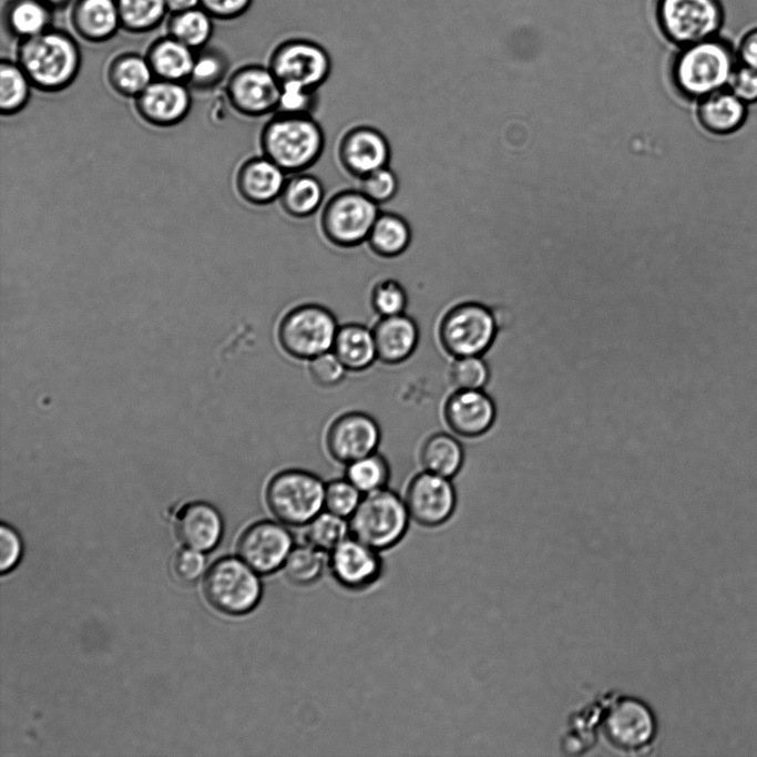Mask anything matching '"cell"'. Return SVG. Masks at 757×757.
<instances>
[{"label":"cell","instance_id":"obj_1","mask_svg":"<svg viewBox=\"0 0 757 757\" xmlns=\"http://www.w3.org/2000/svg\"><path fill=\"white\" fill-rule=\"evenodd\" d=\"M17 62L33 88L60 92L69 88L81 70L82 54L76 40L67 31L50 28L19 41Z\"/></svg>","mask_w":757,"mask_h":757},{"label":"cell","instance_id":"obj_2","mask_svg":"<svg viewBox=\"0 0 757 757\" xmlns=\"http://www.w3.org/2000/svg\"><path fill=\"white\" fill-rule=\"evenodd\" d=\"M678 49L672 76L685 96L702 99L727 88L738 64L730 40L719 34Z\"/></svg>","mask_w":757,"mask_h":757},{"label":"cell","instance_id":"obj_3","mask_svg":"<svg viewBox=\"0 0 757 757\" xmlns=\"http://www.w3.org/2000/svg\"><path fill=\"white\" fill-rule=\"evenodd\" d=\"M262 154L288 175L305 172L325 149L321 125L310 115L272 114L259 136Z\"/></svg>","mask_w":757,"mask_h":757},{"label":"cell","instance_id":"obj_4","mask_svg":"<svg viewBox=\"0 0 757 757\" xmlns=\"http://www.w3.org/2000/svg\"><path fill=\"white\" fill-rule=\"evenodd\" d=\"M410 520L405 499L387 487L364 494L348 523L351 536L381 552L401 542Z\"/></svg>","mask_w":757,"mask_h":757},{"label":"cell","instance_id":"obj_5","mask_svg":"<svg viewBox=\"0 0 757 757\" xmlns=\"http://www.w3.org/2000/svg\"><path fill=\"white\" fill-rule=\"evenodd\" d=\"M325 482L299 468L275 473L265 489V503L273 516L288 526H305L324 510Z\"/></svg>","mask_w":757,"mask_h":757},{"label":"cell","instance_id":"obj_6","mask_svg":"<svg viewBox=\"0 0 757 757\" xmlns=\"http://www.w3.org/2000/svg\"><path fill=\"white\" fill-rule=\"evenodd\" d=\"M339 328L334 313L315 303L290 308L279 320L276 337L282 350L297 360H310L331 350Z\"/></svg>","mask_w":757,"mask_h":757},{"label":"cell","instance_id":"obj_7","mask_svg":"<svg viewBox=\"0 0 757 757\" xmlns=\"http://www.w3.org/2000/svg\"><path fill=\"white\" fill-rule=\"evenodd\" d=\"M498 333L494 313L483 304L463 301L450 307L438 324V341L452 358L482 356Z\"/></svg>","mask_w":757,"mask_h":757},{"label":"cell","instance_id":"obj_8","mask_svg":"<svg viewBox=\"0 0 757 757\" xmlns=\"http://www.w3.org/2000/svg\"><path fill=\"white\" fill-rule=\"evenodd\" d=\"M260 574L241 557L225 556L207 571L203 590L209 604L228 615L253 612L262 601Z\"/></svg>","mask_w":757,"mask_h":757},{"label":"cell","instance_id":"obj_9","mask_svg":"<svg viewBox=\"0 0 757 757\" xmlns=\"http://www.w3.org/2000/svg\"><path fill=\"white\" fill-rule=\"evenodd\" d=\"M656 19L665 39L683 48L719 35L726 11L722 0H658Z\"/></svg>","mask_w":757,"mask_h":757},{"label":"cell","instance_id":"obj_10","mask_svg":"<svg viewBox=\"0 0 757 757\" xmlns=\"http://www.w3.org/2000/svg\"><path fill=\"white\" fill-rule=\"evenodd\" d=\"M379 213V205L359 190H342L321 208L320 231L336 247H357L367 241Z\"/></svg>","mask_w":757,"mask_h":757},{"label":"cell","instance_id":"obj_11","mask_svg":"<svg viewBox=\"0 0 757 757\" xmlns=\"http://www.w3.org/2000/svg\"><path fill=\"white\" fill-rule=\"evenodd\" d=\"M268 68L280 84L298 83L318 90L329 78L331 59L319 43L308 39H289L270 53Z\"/></svg>","mask_w":757,"mask_h":757},{"label":"cell","instance_id":"obj_12","mask_svg":"<svg viewBox=\"0 0 757 757\" xmlns=\"http://www.w3.org/2000/svg\"><path fill=\"white\" fill-rule=\"evenodd\" d=\"M602 732L606 741L624 753L647 748L657 732L652 709L635 697H621L603 715Z\"/></svg>","mask_w":757,"mask_h":757},{"label":"cell","instance_id":"obj_13","mask_svg":"<svg viewBox=\"0 0 757 757\" xmlns=\"http://www.w3.org/2000/svg\"><path fill=\"white\" fill-rule=\"evenodd\" d=\"M289 528L276 519L252 523L239 535L236 548L238 557L262 576L280 571L295 546Z\"/></svg>","mask_w":757,"mask_h":757},{"label":"cell","instance_id":"obj_14","mask_svg":"<svg viewBox=\"0 0 757 757\" xmlns=\"http://www.w3.org/2000/svg\"><path fill=\"white\" fill-rule=\"evenodd\" d=\"M403 499L411 520L423 528L447 523L458 501L451 479L424 470L410 479Z\"/></svg>","mask_w":757,"mask_h":757},{"label":"cell","instance_id":"obj_15","mask_svg":"<svg viewBox=\"0 0 757 757\" xmlns=\"http://www.w3.org/2000/svg\"><path fill=\"white\" fill-rule=\"evenodd\" d=\"M279 93L280 83L268 65H243L231 74L226 84L232 108L249 117L274 114Z\"/></svg>","mask_w":757,"mask_h":757},{"label":"cell","instance_id":"obj_16","mask_svg":"<svg viewBox=\"0 0 757 757\" xmlns=\"http://www.w3.org/2000/svg\"><path fill=\"white\" fill-rule=\"evenodd\" d=\"M381 441L377 420L364 411H348L336 417L328 426L325 446L337 462L348 464L376 452Z\"/></svg>","mask_w":757,"mask_h":757},{"label":"cell","instance_id":"obj_17","mask_svg":"<svg viewBox=\"0 0 757 757\" xmlns=\"http://www.w3.org/2000/svg\"><path fill=\"white\" fill-rule=\"evenodd\" d=\"M328 571L342 589L361 592L381 579L385 563L380 551L349 535L328 553Z\"/></svg>","mask_w":757,"mask_h":757},{"label":"cell","instance_id":"obj_18","mask_svg":"<svg viewBox=\"0 0 757 757\" xmlns=\"http://www.w3.org/2000/svg\"><path fill=\"white\" fill-rule=\"evenodd\" d=\"M391 147L385 134L371 125L349 129L338 144V160L355 178L389 165Z\"/></svg>","mask_w":757,"mask_h":757},{"label":"cell","instance_id":"obj_19","mask_svg":"<svg viewBox=\"0 0 757 757\" xmlns=\"http://www.w3.org/2000/svg\"><path fill=\"white\" fill-rule=\"evenodd\" d=\"M442 415L453 434L473 439L485 434L492 428L497 408L493 399L483 389H454L443 403Z\"/></svg>","mask_w":757,"mask_h":757},{"label":"cell","instance_id":"obj_20","mask_svg":"<svg viewBox=\"0 0 757 757\" xmlns=\"http://www.w3.org/2000/svg\"><path fill=\"white\" fill-rule=\"evenodd\" d=\"M192 99L183 82L155 79L135 98L139 115L149 124L158 127L174 126L182 122L191 110Z\"/></svg>","mask_w":757,"mask_h":757},{"label":"cell","instance_id":"obj_21","mask_svg":"<svg viewBox=\"0 0 757 757\" xmlns=\"http://www.w3.org/2000/svg\"><path fill=\"white\" fill-rule=\"evenodd\" d=\"M287 173L268 157L253 156L239 166L236 174V188L247 203L265 206L278 201Z\"/></svg>","mask_w":757,"mask_h":757},{"label":"cell","instance_id":"obj_22","mask_svg":"<svg viewBox=\"0 0 757 757\" xmlns=\"http://www.w3.org/2000/svg\"><path fill=\"white\" fill-rule=\"evenodd\" d=\"M371 329L377 359L385 365L395 366L405 362L418 347L420 339L418 324L406 313L380 317Z\"/></svg>","mask_w":757,"mask_h":757},{"label":"cell","instance_id":"obj_23","mask_svg":"<svg viewBox=\"0 0 757 757\" xmlns=\"http://www.w3.org/2000/svg\"><path fill=\"white\" fill-rule=\"evenodd\" d=\"M69 20L73 32L90 43L106 42L121 30L115 0H74Z\"/></svg>","mask_w":757,"mask_h":757},{"label":"cell","instance_id":"obj_24","mask_svg":"<svg viewBox=\"0 0 757 757\" xmlns=\"http://www.w3.org/2000/svg\"><path fill=\"white\" fill-rule=\"evenodd\" d=\"M175 530L183 544L198 551L214 549L223 534L218 511L206 502H191L176 515Z\"/></svg>","mask_w":757,"mask_h":757},{"label":"cell","instance_id":"obj_25","mask_svg":"<svg viewBox=\"0 0 757 757\" xmlns=\"http://www.w3.org/2000/svg\"><path fill=\"white\" fill-rule=\"evenodd\" d=\"M196 51L166 34L153 41L145 57L155 79L187 83Z\"/></svg>","mask_w":757,"mask_h":757},{"label":"cell","instance_id":"obj_26","mask_svg":"<svg viewBox=\"0 0 757 757\" xmlns=\"http://www.w3.org/2000/svg\"><path fill=\"white\" fill-rule=\"evenodd\" d=\"M331 350L351 372L365 371L378 360L372 329L358 323L339 326Z\"/></svg>","mask_w":757,"mask_h":757},{"label":"cell","instance_id":"obj_27","mask_svg":"<svg viewBox=\"0 0 757 757\" xmlns=\"http://www.w3.org/2000/svg\"><path fill=\"white\" fill-rule=\"evenodd\" d=\"M698 119L709 132L728 134L744 123L746 103L726 88L700 99Z\"/></svg>","mask_w":757,"mask_h":757},{"label":"cell","instance_id":"obj_28","mask_svg":"<svg viewBox=\"0 0 757 757\" xmlns=\"http://www.w3.org/2000/svg\"><path fill=\"white\" fill-rule=\"evenodd\" d=\"M324 197L321 181L315 175L300 172L287 176L278 202L288 216L301 219L316 214Z\"/></svg>","mask_w":757,"mask_h":757},{"label":"cell","instance_id":"obj_29","mask_svg":"<svg viewBox=\"0 0 757 757\" xmlns=\"http://www.w3.org/2000/svg\"><path fill=\"white\" fill-rule=\"evenodd\" d=\"M419 461L424 471L451 479L463 466L464 450L454 436L434 432L422 442Z\"/></svg>","mask_w":757,"mask_h":757},{"label":"cell","instance_id":"obj_30","mask_svg":"<svg viewBox=\"0 0 757 757\" xmlns=\"http://www.w3.org/2000/svg\"><path fill=\"white\" fill-rule=\"evenodd\" d=\"M412 231L408 221L392 212H380L367 237L369 249L382 258H396L410 246Z\"/></svg>","mask_w":757,"mask_h":757},{"label":"cell","instance_id":"obj_31","mask_svg":"<svg viewBox=\"0 0 757 757\" xmlns=\"http://www.w3.org/2000/svg\"><path fill=\"white\" fill-rule=\"evenodd\" d=\"M106 78L116 93L135 99L154 80V74L145 55L124 52L112 59Z\"/></svg>","mask_w":757,"mask_h":757},{"label":"cell","instance_id":"obj_32","mask_svg":"<svg viewBox=\"0 0 757 757\" xmlns=\"http://www.w3.org/2000/svg\"><path fill=\"white\" fill-rule=\"evenodd\" d=\"M53 12L42 0H9L3 21L8 32L21 41L50 29Z\"/></svg>","mask_w":757,"mask_h":757},{"label":"cell","instance_id":"obj_33","mask_svg":"<svg viewBox=\"0 0 757 757\" xmlns=\"http://www.w3.org/2000/svg\"><path fill=\"white\" fill-rule=\"evenodd\" d=\"M326 570H328V553L307 542L295 544L282 569L285 579L295 586L315 584Z\"/></svg>","mask_w":757,"mask_h":757},{"label":"cell","instance_id":"obj_34","mask_svg":"<svg viewBox=\"0 0 757 757\" xmlns=\"http://www.w3.org/2000/svg\"><path fill=\"white\" fill-rule=\"evenodd\" d=\"M214 21L201 7L168 14L166 34L198 51L209 42L214 33Z\"/></svg>","mask_w":757,"mask_h":757},{"label":"cell","instance_id":"obj_35","mask_svg":"<svg viewBox=\"0 0 757 757\" xmlns=\"http://www.w3.org/2000/svg\"><path fill=\"white\" fill-rule=\"evenodd\" d=\"M121 29L132 34L156 30L168 16L165 0H115Z\"/></svg>","mask_w":757,"mask_h":757},{"label":"cell","instance_id":"obj_36","mask_svg":"<svg viewBox=\"0 0 757 757\" xmlns=\"http://www.w3.org/2000/svg\"><path fill=\"white\" fill-rule=\"evenodd\" d=\"M32 83L25 72L10 60L0 63V111L13 115L25 108L30 100Z\"/></svg>","mask_w":757,"mask_h":757},{"label":"cell","instance_id":"obj_37","mask_svg":"<svg viewBox=\"0 0 757 757\" xmlns=\"http://www.w3.org/2000/svg\"><path fill=\"white\" fill-rule=\"evenodd\" d=\"M390 477V464L378 451L349 462L345 469V478L362 494L387 488Z\"/></svg>","mask_w":757,"mask_h":757},{"label":"cell","instance_id":"obj_38","mask_svg":"<svg viewBox=\"0 0 757 757\" xmlns=\"http://www.w3.org/2000/svg\"><path fill=\"white\" fill-rule=\"evenodd\" d=\"M304 528L305 542L326 553L350 535L348 519L327 510L318 513Z\"/></svg>","mask_w":757,"mask_h":757},{"label":"cell","instance_id":"obj_39","mask_svg":"<svg viewBox=\"0 0 757 757\" xmlns=\"http://www.w3.org/2000/svg\"><path fill=\"white\" fill-rule=\"evenodd\" d=\"M229 70L227 55L217 48L196 51L195 61L187 83L197 91H208L218 86Z\"/></svg>","mask_w":757,"mask_h":757},{"label":"cell","instance_id":"obj_40","mask_svg":"<svg viewBox=\"0 0 757 757\" xmlns=\"http://www.w3.org/2000/svg\"><path fill=\"white\" fill-rule=\"evenodd\" d=\"M489 378V367L482 356L453 358L449 368V379L454 389H483Z\"/></svg>","mask_w":757,"mask_h":757},{"label":"cell","instance_id":"obj_41","mask_svg":"<svg viewBox=\"0 0 757 757\" xmlns=\"http://www.w3.org/2000/svg\"><path fill=\"white\" fill-rule=\"evenodd\" d=\"M370 304L379 317L400 315L406 313L408 294L398 280L386 278L374 285Z\"/></svg>","mask_w":757,"mask_h":757},{"label":"cell","instance_id":"obj_42","mask_svg":"<svg viewBox=\"0 0 757 757\" xmlns=\"http://www.w3.org/2000/svg\"><path fill=\"white\" fill-rule=\"evenodd\" d=\"M318 103V90L298 83H283L275 113L313 116Z\"/></svg>","mask_w":757,"mask_h":757},{"label":"cell","instance_id":"obj_43","mask_svg":"<svg viewBox=\"0 0 757 757\" xmlns=\"http://www.w3.org/2000/svg\"><path fill=\"white\" fill-rule=\"evenodd\" d=\"M362 493L345 477L325 484L324 510L349 519L357 509Z\"/></svg>","mask_w":757,"mask_h":757},{"label":"cell","instance_id":"obj_44","mask_svg":"<svg viewBox=\"0 0 757 757\" xmlns=\"http://www.w3.org/2000/svg\"><path fill=\"white\" fill-rule=\"evenodd\" d=\"M358 190L378 205L391 201L398 193L399 180L389 165L359 178Z\"/></svg>","mask_w":757,"mask_h":757},{"label":"cell","instance_id":"obj_45","mask_svg":"<svg viewBox=\"0 0 757 757\" xmlns=\"http://www.w3.org/2000/svg\"><path fill=\"white\" fill-rule=\"evenodd\" d=\"M307 370L311 381L321 388L340 385L348 371L333 350L308 360Z\"/></svg>","mask_w":757,"mask_h":757},{"label":"cell","instance_id":"obj_46","mask_svg":"<svg viewBox=\"0 0 757 757\" xmlns=\"http://www.w3.org/2000/svg\"><path fill=\"white\" fill-rule=\"evenodd\" d=\"M205 557L195 549L178 551L173 560V571L176 577L183 582L196 581L204 571Z\"/></svg>","mask_w":757,"mask_h":757},{"label":"cell","instance_id":"obj_47","mask_svg":"<svg viewBox=\"0 0 757 757\" xmlns=\"http://www.w3.org/2000/svg\"><path fill=\"white\" fill-rule=\"evenodd\" d=\"M727 89L745 103L757 101V71L743 64H737Z\"/></svg>","mask_w":757,"mask_h":757},{"label":"cell","instance_id":"obj_48","mask_svg":"<svg viewBox=\"0 0 757 757\" xmlns=\"http://www.w3.org/2000/svg\"><path fill=\"white\" fill-rule=\"evenodd\" d=\"M253 0H200V7L214 20L231 21L248 11Z\"/></svg>","mask_w":757,"mask_h":757},{"label":"cell","instance_id":"obj_49","mask_svg":"<svg viewBox=\"0 0 757 757\" xmlns=\"http://www.w3.org/2000/svg\"><path fill=\"white\" fill-rule=\"evenodd\" d=\"M0 552L2 573L11 571L18 564L22 553L20 536L12 528L6 524H2L0 530Z\"/></svg>","mask_w":757,"mask_h":757},{"label":"cell","instance_id":"obj_50","mask_svg":"<svg viewBox=\"0 0 757 757\" xmlns=\"http://www.w3.org/2000/svg\"><path fill=\"white\" fill-rule=\"evenodd\" d=\"M735 48L738 63L757 71V25L746 30Z\"/></svg>","mask_w":757,"mask_h":757},{"label":"cell","instance_id":"obj_51","mask_svg":"<svg viewBox=\"0 0 757 757\" xmlns=\"http://www.w3.org/2000/svg\"><path fill=\"white\" fill-rule=\"evenodd\" d=\"M168 14L180 13L200 7V0H165Z\"/></svg>","mask_w":757,"mask_h":757},{"label":"cell","instance_id":"obj_52","mask_svg":"<svg viewBox=\"0 0 757 757\" xmlns=\"http://www.w3.org/2000/svg\"><path fill=\"white\" fill-rule=\"evenodd\" d=\"M53 11L64 10L71 7L74 0H42Z\"/></svg>","mask_w":757,"mask_h":757}]
</instances>
